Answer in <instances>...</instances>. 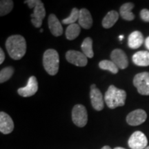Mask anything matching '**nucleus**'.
<instances>
[{
	"instance_id": "nucleus-1",
	"label": "nucleus",
	"mask_w": 149,
	"mask_h": 149,
	"mask_svg": "<svg viewBox=\"0 0 149 149\" xmlns=\"http://www.w3.org/2000/svg\"><path fill=\"white\" fill-rule=\"evenodd\" d=\"M6 48L11 58L15 60H19L25 55L26 52V42L22 35H11L6 40Z\"/></svg>"
},
{
	"instance_id": "nucleus-2",
	"label": "nucleus",
	"mask_w": 149,
	"mask_h": 149,
	"mask_svg": "<svg viewBox=\"0 0 149 149\" xmlns=\"http://www.w3.org/2000/svg\"><path fill=\"white\" fill-rule=\"evenodd\" d=\"M126 99V91L117 88L113 85L110 86L104 95V101L108 107L111 109L125 105Z\"/></svg>"
},
{
	"instance_id": "nucleus-3",
	"label": "nucleus",
	"mask_w": 149,
	"mask_h": 149,
	"mask_svg": "<svg viewBox=\"0 0 149 149\" xmlns=\"http://www.w3.org/2000/svg\"><path fill=\"white\" fill-rule=\"evenodd\" d=\"M59 64V54L55 49H48L43 55V66L50 75L54 76L58 72Z\"/></svg>"
},
{
	"instance_id": "nucleus-4",
	"label": "nucleus",
	"mask_w": 149,
	"mask_h": 149,
	"mask_svg": "<svg viewBox=\"0 0 149 149\" xmlns=\"http://www.w3.org/2000/svg\"><path fill=\"white\" fill-rule=\"evenodd\" d=\"M72 120L78 127H84L88 122V113L84 106L77 104L72 111Z\"/></svg>"
},
{
	"instance_id": "nucleus-5",
	"label": "nucleus",
	"mask_w": 149,
	"mask_h": 149,
	"mask_svg": "<svg viewBox=\"0 0 149 149\" xmlns=\"http://www.w3.org/2000/svg\"><path fill=\"white\" fill-rule=\"evenodd\" d=\"M133 84L139 94L149 95V72H143L134 77Z\"/></svg>"
},
{
	"instance_id": "nucleus-6",
	"label": "nucleus",
	"mask_w": 149,
	"mask_h": 149,
	"mask_svg": "<svg viewBox=\"0 0 149 149\" xmlns=\"http://www.w3.org/2000/svg\"><path fill=\"white\" fill-rule=\"evenodd\" d=\"M147 144L146 136L141 131H135L128 139V146L131 149H145Z\"/></svg>"
},
{
	"instance_id": "nucleus-7",
	"label": "nucleus",
	"mask_w": 149,
	"mask_h": 149,
	"mask_svg": "<svg viewBox=\"0 0 149 149\" xmlns=\"http://www.w3.org/2000/svg\"><path fill=\"white\" fill-rule=\"evenodd\" d=\"M66 59L70 64L77 66H86L88 63V59L84 54L81 52L73 51V50L67 51L66 53Z\"/></svg>"
},
{
	"instance_id": "nucleus-8",
	"label": "nucleus",
	"mask_w": 149,
	"mask_h": 149,
	"mask_svg": "<svg viewBox=\"0 0 149 149\" xmlns=\"http://www.w3.org/2000/svg\"><path fill=\"white\" fill-rule=\"evenodd\" d=\"M90 97L93 109L96 111H100L104 109V97L100 89L96 87L95 84H92L91 86V93Z\"/></svg>"
},
{
	"instance_id": "nucleus-9",
	"label": "nucleus",
	"mask_w": 149,
	"mask_h": 149,
	"mask_svg": "<svg viewBox=\"0 0 149 149\" xmlns=\"http://www.w3.org/2000/svg\"><path fill=\"white\" fill-rule=\"evenodd\" d=\"M38 91V82L37 78L35 76H31L29 79L27 85L25 87L19 88L17 90V93L19 95L24 97L34 95Z\"/></svg>"
},
{
	"instance_id": "nucleus-10",
	"label": "nucleus",
	"mask_w": 149,
	"mask_h": 149,
	"mask_svg": "<svg viewBox=\"0 0 149 149\" xmlns=\"http://www.w3.org/2000/svg\"><path fill=\"white\" fill-rule=\"evenodd\" d=\"M111 59L120 69H125L128 66V59L126 53L122 50H113L111 54Z\"/></svg>"
},
{
	"instance_id": "nucleus-11",
	"label": "nucleus",
	"mask_w": 149,
	"mask_h": 149,
	"mask_svg": "<svg viewBox=\"0 0 149 149\" xmlns=\"http://www.w3.org/2000/svg\"><path fill=\"white\" fill-rule=\"evenodd\" d=\"M147 114L144 110L137 109L130 112L126 117V122L130 126H139L146 120Z\"/></svg>"
},
{
	"instance_id": "nucleus-12",
	"label": "nucleus",
	"mask_w": 149,
	"mask_h": 149,
	"mask_svg": "<svg viewBox=\"0 0 149 149\" xmlns=\"http://www.w3.org/2000/svg\"><path fill=\"white\" fill-rule=\"evenodd\" d=\"M46 16V10L44 3L41 2L34 8L33 14L31 15V22L35 27L40 28L42 22Z\"/></svg>"
},
{
	"instance_id": "nucleus-13",
	"label": "nucleus",
	"mask_w": 149,
	"mask_h": 149,
	"mask_svg": "<svg viewBox=\"0 0 149 149\" xmlns=\"http://www.w3.org/2000/svg\"><path fill=\"white\" fill-rule=\"evenodd\" d=\"M14 122L10 115L5 112L0 113V131L1 133L8 135L14 129Z\"/></svg>"
},
{
	"instance_id": "nucleus-14",
	"label": "nucleus",
	"mask_w": 149,
	"mask_h": 149,
	"mask_svg": "<svg viewBox=\"0 0 149 149\" xmlns=\"http://www.w3.org/2000/svg\"><path fill=\"white\" fill-rule=\"evenodd\" d=\"M48 27L52 35L55 37H59L62 35V26L55 14H51L48 16Z\"/></svg>"
},
{
	"instance_id": "nucleus-15",
	"label": "nucleus",
	"mask_w": 149,
	"mask_h": 149,
	"mask_svg": "<svg viewBox=\"0 0 149 149\" xmlns=\"http://www.w3.org/2000/svg\"><path fill=\"white\" fill-rule=\"evenodd\" d=\"M79 25L84 29H89L93 26V18L91 13L86 8H81L79 10Z\"/></svg>"
},
{
	"instance_id": "nucleus-16",
	"label": "nucleus",
	"mask_w": 149,
	"mask_h": 149,
	"mask_svg": "<svg viewBox=\"0 0 149 149\" xmlns=\"http://www.w3.org/2000/svg\"><path fill=\"white\" fill-rule=\"evenodd\" d=\"M144 42V36L139 31H134L128 37V45L132 49H137L140 47Z\"/></svg>"
},
{
	"instance_id": "nucleus-17",
	"label": "nucleus",
	"mask_w": 149,
	"mask_h": 149,
	"mask_svg": "<svg viewBox=\"0 0 149 149\" xmlns=\"http://www.w3.org/2000/svg\"><path fill=\"white\" fill-rule=\"evenodd\" d=\"M133 63L139 66H149V52L138 51L132 57Z\"/></svg>"
},
{
	"instance_id": "nucleus-18",
	"label": "nucleus",
	"mask_w": 149,
	"mask_h": 149,
	"mask_svg": "<svg viewBox=\"0 0 149 149\" xmlns=\"http://www.w3.org/2000/svg\"><path fill=\"white\" fill-rule=\"evenodd\" d=\"M119 19V13L115 10H111L102 19V26L104 29H110L113 27Z\"/></svg>"
},
{
	"instance_id": "nucleus-19",
	"label": "nucleus",
	"mask_w": 149,
	"mask_h": 149,
	"mask_svg": "<svg viewBox=\"0 0 149 149\" xmlns=\"http://www.w3.org/2000/svg\"><path fill=\"white\" fill-rule=\"evenodd\" d=\"M134 8L133 3H126L123 4L120 9V14L123 19L126 21H133L135 19V15L132 13V10Z\"/></svg>"
},
{
	"instance_id": "nucleus-20",
	"label": "nucleus",
	"mask_w": 149,
	"mask_h": 149,
	"mask_svg": "<svg viewBox=\"0 0 149 149\" xmlns=\"http://www.w3.org/2000/svg\"><path fill=\"white\" fill-rule=\"evenodd\" d=\"M82 53L88 58H93L94 53L93 50V40L91 37H86L83 41L81 45Z\"/></svg>"
},
{
	"instance_id": "nucleus-21",
	"label": "nucleus",
	"mask_w": 149,
	"mask_h": 149,
	"mask_svg": "<svg viewBox=\"0 0 149 149\" xmlns=\"http://www.w3.org/2000/svg\"><path fill=\"white\" fill-rule=\"evenodd\" d=\"M81 33V29L79 24H70L66 30V37L67 40H74L79 36Z\"/></svg>"
},
{
	"instance_id": "nucleus-22",
	"label": "nucleus",
	"mask_w": 149,
	"mask_h": 149,
	"mask_svg": "<svg viewBox=\"0 0 149 149\" xmlns=\"http://www.w3.org/2000/svg\"><path fill=\"white\" fill-rule=\"evenodd\" d=\"M99 67L102 70H109L113 74H117L118 72L119 68L112 61L102 60L99 63Z\"/></svg>"
},
{
	"instance_id": "nucleus-23",
	"label": "nucleus",
	"mask_w": 149,
	"mask_h": 149,
	"mask_svg": "<svg viewBox=\"0 0 149 149\" xmlns=\"http://www.w3.org/2000/svg\"><path fill=\"white\" fill-rule=\"evenodd\" d=\"M13 8V1L11 0H1L0 1V15L1 17L8 14Z\"/></svg>"
},
{
	"instance_id": "nucleus-24",
	"label": "nucleus",
	"mask_w": 149,
	"mask_h": 149,
	"mask_svg": "<svg viewBox=\"0 0 149 149\" xmlns=\"http://www.w3.org/2000/svg\"><path fill=\"white\" fill-rule=\"evenodd\" d=\"M14 73V68L12 66L5 67L0 71V83L3 84L10 79Z\"/></svg>"
},
{
	"instance_id": "nucleus-25",
	"label": "nucleus",
	"mask_w": 149,
	"mask_h": 149,
	"mask_svg": "<svg viewBox=\"0 0 149 149\" xmlns=\"http://www.w3.org/2000/svg\"><path fill=\"white\" fill-rule=\"evenodd\" d=\"M79 17V10H78L77 8H73L72 9L71 13L69 17L67 18H65L62 20V23L64 24H75V22L78 21Z\"/></svg>"
},
{
	"instance_id": "nucleus-26",
	"label": "nucleus",
	"mask_w": 149,
	"mask_h": 149,
	"mask_svg": "<svg viewBox=\"0 0 149 149\" xmlns=\"http://www.w3.org/2000/svg\"><path fill=\"white\" fill-rule=\"evenodd\" d=\"M140 17L143 21L149 22V10L148 9H142L140 12Z\"/></svg>"
},
{
	"instance_id": "nucleus-27",
	"label": "nucleus",
	"mask_w": 149,
	"mask_h": 149,
	"mask_svg": "<svg viewBox=\"0 0 149 149\" xmlns=\"http://www.w3.org/2000/svg\"><path fill=\"white\" fill-rule=\"evenodd\" d=\"M41 2L40 0H26L24 1V3H26L29 6V8H35L37 5Z\"/></svg>"
},
{
	"instance_id": "nucleus-28",
	"label": "nucleus",
	"mask_w": 149,
	"mask_h": 149,
	"mask_svg": "<svg viewBox=\"0 0 149 149\" xmlns=\"http://www.w3.org/2000/svg\"><path fill=\"white\" fill-rule=\"evenodd\" d=\"M5 59V53L3 52L2 48H0V64L3 62Z\"/></svg>"
},
{
	"instance_id": "nucleus-29",
	"label": "nucleus",
	"mask_w": 149,
	"mask_h": 149,
	"mask_svg": "<svg viewBox=\"0 0 149 149\" xmlns=\"http://www.w3.org/2000/svg\"><path fill=\"white\" fill-rule=\"evenodd\" d=\"M145 45H146V47L149 50V37H147L145 40Z\"/></svg>"
},
{
	"instance_id": "nucleus-30",
	"label": "nucleus",
	"mask_w": 149,
	"mask_h": 149,
	"mask_svg": "<svg viewBox=\"0 0 149 149\" xmlns=\"http://www.w3.org/2000/svg\"><path fill=\"white\" fill-rule=\"evenodd\" d=\"M101 149H112L109 146H104Z\"/></svg>"
},
{
	"instance_id": "nucleus-31",
	"label": "nucleus",
	"mask_w": 149,
	"mask_h": 149,
	"mask_svg": "<svg viewBox=\"0 0 149 149\" xmlns=\"http://www.w3.org/2000/svg\"><path fill=\"white\" fill-rule=\"evenodd\" d=\"M113 149H126V148H122V147H115V148H113Z\"/></svg>"
},
{
	"instance_id": "nucleus-32",
	"label": "nucleus",
	"mask_w": 149,
	"mask_h": 149,
	"mask_svg": "<svg viewBox=\"0 0 149 149\" xmlns=\"http://www.w3.org/2000/svg\"><path fill=\"white\" fill-rule=\"evenodd\" d=\"M122 38H123V36H122V35H121V36L120 37V40H122Z\"/></svg>"
},
{
	"instance_id": "nucleus-33",
	"label": "nucleus",
	"mask_w": 149,
	"mask_h": 149,
	"mask_svg": "<svg viewBox=\"0 0 149 149\" xmlns=\"http://www.w3.org/2000/svg\"><path fill=\"white\" fill-rule=\"evenodd\" d=\"M43 31H44V30H43V29H41V30H40V32H41V33H42V32H43Z\"/></svg>"
},
{
	"instance_id": "nucleus-34",
	"label": "nucleus",
	"mask_w": 149,
	"mask_h": 149,
	"mask_svg": "<svg viewBox=\"0 0 149 149\" xmlns=\"http://www.w3.org/2000/svg\"><path fill=\"white\" fill-rule=\"evenodd\" d=\"M145 149H149V146H147V147H146V148H145Z\"/></svg>"
}]
</instances>
